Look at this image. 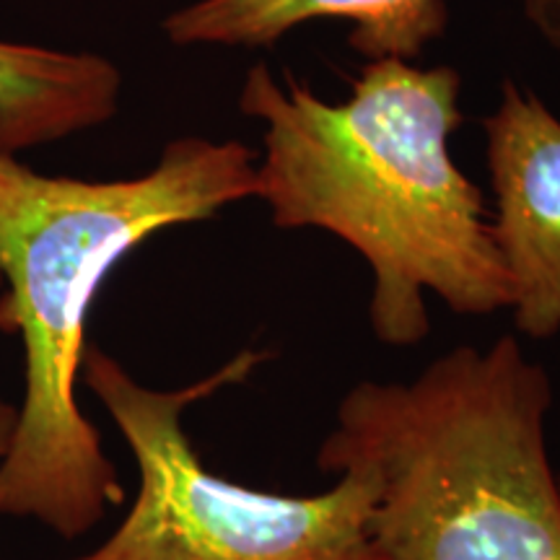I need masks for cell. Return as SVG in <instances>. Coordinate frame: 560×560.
Instances as JSON below:
<instances>
[{"label":"cell","mask_w":560,"mask_h":560,"mask_svg":"<svg viewBox=\"0 0 560 560\" xmlns=\"http://www.w3.org/2000/svg\"><path fill=\"white\" fill-rule=\"evenodd\" d=\"M482 130L490 229L514 289L509 312L522 335L550 340L560 332V117L506 79Z\"/></svg>","instance_id":"obj_5"},{"label":"cell","mask_w":560,"mask_h":560,"mask_svg":"<svg viewBox=\"0 0 560 560\" xmlns=\"http://www.w3.org/2000/svg\"><path fill=\"white\" fill-rule=\"evenodd\" d=\"M122 73L91 52L0 39V151L21 156L117 115Z\"/></svg>","instance_id":"obj_7"},{"label":"cell","mask_w":560,"mask_h":560,"mask_svg":"<svg viewBox=\"0 0 560 560\" xmlns=\"http://www.w3.org/2000/svg\"><path fill=\"white\" fill-rule=\"evenodd\" d=\"M255 161L240 140L177 138L140 177L89 182L47 177L0 151V332L24 346L0 514L75 540L125 501L100 431L75 402L91 304L153 234L257 198Z\"/></svg>","instance_id":"obj_2"},{"label":"cell","mask_w":560,"mask_h":560,"mask_svg":"<svg viewBox=\"0 0 560 560\" xmlns=\"http://www.w3.org/2000/svg\"><path fill=\"white\" fill-rule=\"evenodd\" d=\"M552 384L514 335L457 346L410 382H359L317 467L366 470L382 560H560Z\"/></svg>","instance_id":"obj_3"},{"label":"cell","mask_w":560,"mask_h":560,"mask_svg":"<svg viewBox=\"0 0 560 560\" xmlns=\"http://www.w3.org/2000/svg\"><path fill=\"white\" fill-rule=\"evenodd\" d=\"M340 19L369 60H412L446 30L444 0H198L164 19L172 45L270 47L310 21Z\"/></svg>","instance_id":"obj_6"},{"label":"cell","mask_w":560,"mask_h":560,"mask_svg":"<svg viewBox=\"0 0 560 560\" xmlns=\"http://www.w3.org/2000/svg\"><path fill=\"white\" fill-rule=\"evenodd\" d=\"M13 425H16V408L0 400V462H3L5 454H9Z\"/></svg>","instance_id":"obj_9"},{"label":"cell","mask_w":560,"mask_h":560,"mask_svg":"<svg viewBox=\"0 0 560 560\" xmlns=\"http://www.w3.org/2000/svg\"><path fill=\"white\" fill-rule=\"evenodd\" d=\"M558 486H560V475H558Z\"/></svg>","instance_id":"obj_10"},{"label":"cell","mask_w":560,"mask_h":560,"mask_svg":"<svg viewBox=\"0 0 560 560\" xmlns=\"http://www.w3.org/2000/svg\"><path fill=\"white\" fill-rule=\"evenodd\" d=\"M462 75L450 66L369 60L346 102L285 70L249 68L240 109L265 125L257 200L278 229H322L366 260L371 330L387 346L431 332L425 293L454 314L511 310V278L482 192L452 159Z\"/></svg>","instance_id":"obj_1"},{"label":"cell","mask_w":560,"mask_h":560,"mask_svg":"<svg viewBox=\"0 0 560 560\" xmlns=\"http://www.w3.org/2000/svg\"><path fill=\"white\" fill-rule=\"evenodd\" d=\"M524 16L550 47L560 50V0H524Z\"/></svg>","instance_id":"obj_8"},{"label":"cell","mask_w":560,"mask_h":560,"mask_svg":"<svg viewBox=\"0 0 560 560\" xmlns=\"http://www.w3.org/2000/svg\"><path fill=\"white\" fill-rule=\"evenodd\" d=\"M268 353L242 350L206 380L151 389L102 348L86 346L81 380L120 429L138 465V493L100 548L75 560H382L371 535L376 486L346 467L322 493L280 495L202 465L182 416L242 384Z\"/></svg>","instance_id":"obj_4"}]
</instances>
